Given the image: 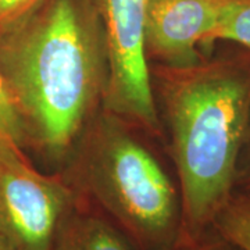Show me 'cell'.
<instances>
[{"label": "cell", "mask_w": 250, "mask_h": 250, "mask_svg": "<svg viewBox=\"0 0 250 250\" xmlns=\"http://www.w3.org/2000/svg\"><path fill=\"white\" fill-rule=\"evenodd\" d=\"M38 0H0V28L20 17Z\"/></svg>", "instance_id": "obj_13"}, {"label": "cell", "mask_w": 250, "mask_h": 250, "mask_svg": "<svg viewBox=\"0 0 250 250\" xmlns=\"http://www.w3.org/2000/svg\"><path fill=\"white\" fill-rule=\"evenodd\" d=\"M227 0H147L146 54L150 64L187 68L206 56L207 43Z\"/></svg>", "instance_id": "obj_6"}, {"label": "cell", "mask_w": 250, "mask_h": 250, "mask_svg": "<svg viewBox=\"0 0 250 250\" xmlns=\"http://www.w3.org/2000/svg\"><path fill=\"white\" fill-rule=\"evenodd\" d=\"M104 29L107 86L103 110L161 142L146 54L147 0H96Z\"/></svg>", "instance_id": "obj_5"}, {"label": "cell", "mask_w": 250, "mask_h": 250, "mask_svg": "<svg viewBox=\"0 0 250 250\" xmlns=\"http://www.w3.org/2000/svg\"><path fill=\"white\" fill-rule=\"evenodd\" d=\"M0 250H13V248L1 236H0Z\"/></svg>", "instance_id": "obj_14"}, {"label": "cell", "mask_w": 250, "mask_h": 250, "mask_svg": "<svg viewBox=\"0 0 250 250\" xmlns=\"http://www.w3.org/2000/svg\"><path fill=\"white\" fill-rule=\"evenodd\" d=\"M229 42L250 52V0H227L206 45Z\"/></svg>", "instance_id": "obj_8"}, {"label": "cell", "mask_w": 250, "mask_h": 250, "mask_svg": "<svg viewBox=\"0 0 250 250\" xmlns=\"http://www.w3.org/2000/svg\"><path fill=\"white\" fill-rule=\"evenodd\" d=\"M107 75L96 0H38L0 28V77L22 146L59 171L103 107Z\"/></svg>", "instance_id": "obj_1"}, {"label": "cell", "mask_w": 250, "mask_h": 250, "mask_svg": "<svg viewBox=\"0 0 250 250\" xmlns=\"http://www.w3.org/2000/svg\"><path fill=\"white\" fill-rule=\"evenodd\" d=\"M153 142L139 126L102 108L60 171L136 249L175 250L182 239L181 193Z\"/></svg>", "instance_id": "obj_3"}, {"label": "cell", "mask_w": 250, "mask_h": 250, "mask_svg": "<svg viewBox=\"0 0 250 250\" xmlns=\"http://www.w3.org/2000/svg\"><path fill=\"white\" fill-rule=\"evenodd\" d=\"M213 229L242 250H250V195L233 192L213 223Z\"/></svg>", "instance_id": "obj_9"}, {"label": "cell", "mask_w": 250, "mask_h": 250, "mask_svg": "<svg viewBox=\"0 0 250 250\" xmlns=\"http://www.w3.org/2000/svg\"><path fill=\"white\" fill-rule=\"evenodd\" d=\"M175 250H242L232 242L227 241L214 229L208 231L197 241L179 243Z\"/></svg>", "instance_id": "obj_11"}, {"label": "cell", "mask_w": 250, "mask_h": 250, "mask_svg": "<svg viewBox=\"0 0 250 250\" xmlns=\"http://www.w3.org/2000/svg\"><path fill=\"white\" fill-rule=\"evenodd\" d=\"M235 192H243L250 195V118L238 160Z\"/></svg>", "instance_id": "obj_12"}, {"label": "cell", "mask_w": 250, "mask_h": 250, "mask_svg": "<svg viewBox=\"0 0 250 250\" xmlns=\"http://www.w3.org/2000/svg\"><path fill=\"white\" fill-rule=\"evenodd\" d=\"M150 77L181 193V243L197 241L235 192L250 118V52L235 46L187 68L150 64Z\"/></svg>", "instance_id": "obj_2"}, {"label": "cell", "mask_w": 250, "mask_h": 250, "mask_svg": "<svg viewBox=\"0 0 250 250\" xmlns=\"http://www.w3.org/2000/svg\"><path fill=\"white\" fill-rule=\"evenodd\" d=\"M50 250H138L116 224L77 195Z\"/></svg>", "instance_id": "obj_7"}, {"label": "cell", "mask_w": 250, "mask_h": 250, "mask_svg": "<svg viewBox=\"0 0 250 250\" xmlns=\"http://www.w3.org/2000/svg\"><path fill=\"white\" fill-rule=\"evenodd\" d=\"M9 142L22 146V136L16 111L10 102L4 82L0 77V143Z\"/></svg>", "instance_id": "obj_10"}, {"label": "cell", "mask_w": 250, "mask_h": 250, "mask_svg": "<svg viewBox=\"0 0 250 250\" xmlns=\"http://www.w3.org/2000/svg\"><path fill=\"white\" fill-rule=\"evenodd\" d=\"M75 199L62 171L42 174L18 143H0V236L13 250H50Z\"/></svg>", "instance_id": "obj_4"}]
</instances>
